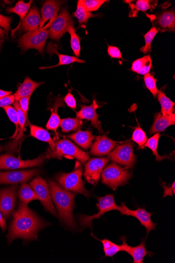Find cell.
<instances>
[{
  "mask_svg": "<svg viewBox=\"0 0 175 263\" xmlns=\"http://www.w3.org/2000/svg\"><path fill=\"white\" fill-rule=\"evenodd\" d=\"M28 204L20 202L17 210L13 214L6 235L9 245L17 238L22 239L24 242L38 240L39 231L50 225L41 219Z\"/></svg>",
  "mask_w": 175,
  "mask_h": 263,
  "instance_id": "6da1fadb",
  "label": "cell"
},
{
  "mask_svg": "<svg viewBox=\"0 0 175 263\" xmlns=\"http://www.w3.org/2000/svg\"><path fill=\"white\" fill-rule=\"evenodd\" d=\"M48 186L61 221L70 229H76L77 223L73 216L75 195L52 180H49Z\"/></svg>",
  "mask_w": 175,
  "mask_h": 263,
  "instance_id": "7a4b0ae2",
  "label": "cell"
},
{
  "mask_svg": "<svg viewBox=\"0 0 175 263\" xmlns=\"http://www.w3.org/2000/svg\"><path fill=\"white\" fill-rule=\"evenodd\" d=\"M47 158L61 159L63 157L76 159L80 162L84 163L87 161L89 155L86 152L74 145L68 139H62L55 143L54 151L49 149L46 153Z\"/></svg>",
  "mask_w": 175,
  "mask_h": 263,
  "instance_id": "3957f363",
  "label": "cell"
},
{
  "mask_svg": "<svg viewBox=\"0 0 175 263\" xmlns=\"http://www.w3.org/2000/svg\"><path fill=\"white\" fill-rule=\"evenodd\" d=\"M48 37V30L44 27L23 34L18 40V46L22 52L30 49H35L43 55L46 41Z\"/></svg>",
  "mask_w": 175,
  "mask_h": 263,
  "instance_id": "277c9868",
  "label": "cell"
},
{
  "mask_svg": "<svg viewBox=\"0 0 175 263\" xmlns=\"http://www.w3.org/2000/svg\"><path fill=\"white\" fill-rule=\"evenodd\" d=\"M82 175L83 168L80 167L70 173L59 175L56 180L64 189L88 197L89 192L85 187Z\"/></svg>",
  "mask_w": 175,
  "mask_h": 263,
  "instance_id": "5b68a950",
  "label": "cell"
},
{
  "mask_svg": "<svg viewBox=\"0 0 175 263\" xmlns=\"http://www.w3.org/2000/svg\"><path fill=\"white\" fill-rule=\"evenodd\" d=\"M102 177L104 183L115 190L118 186L126 184L131 174L115 163H111L104 170Z\"/></svg>",
  "mask_w": 175,
  "mask_h": 263,
  "instance_id": "8992f818",
  "label": "cell"
},
{
  "mask_svg": "<svg viewBox=\"0 0 175 263\" xmlns=\"http://www.w3.org/2000/svg\"><path fill=\"white\" fill-rule=\"evenodd\" d=\"M99 203L96 206L99 212L92 216H84L81 215L79 217V221L82 228L87 227L92 228V222L94 219H99L104 213L112 210H118L121 212L123 209L121 206L115 204L114 196L112 195H108L104 197L98 198Z\"/></svg>",
  "mask_w": 175,
  "mask_h": 263,
  "instance_id": "52a82bcc",
  "label": "cell"
},
{
  "mask_svg": "<svg viewBox=\"0 0 175 263\" xmlns=\"http://www.w3.org/2000/svg\"><path fill=\"white\" fill-rule=\"evenodd\" d=\"M47 159L46 153L33 160H23L12 156H0V170H16L40 166Z\"/></svg>",
  "mask_w": 175,
  "mask_h": 263,
  "instance_id": "ba28073f",
  "label": "cell"
},
{
  "mask_svg": "<svg viewBox=\"0 0 175 263\" xmlns=\"http://www.w3.org/2000/svg\"><path fill=\"white\" fill-rule=\"evenodd\" d=\"M72 26L73 21L67 8L64 7L48 28V37L52 40L60 41Z\"/></svg>",
  "mask_w": 175,
  "mask_h": 263,
  "instance_id": "9c48e42d",
  "label": "cell"
},
{
  "mask_svg": "<svg viewBox=\"0 0 175 263\" xmlns=\"http://www.w3.org/2000/svg\"><path fill=\"white\" fill-rule=\"evenodd\" d=\"M133 151V145L131 141L124 142L110 153L108 157L114 162L131 168L136 161Z\"/></svg>",
  "mask_w": 175,
  "mask_h": 263,
  "instance_id": "30bf717a",
  "label": "cell"
},
{
  "mask_svg": "<svg viewBox=\"0 0 175 263\" xmlns=\"http://www.w3.org/2000/svg\"><path fill=\"white\" fill-rule=\"evenodd\" d=\"M30 185L34 190L38 199L46 210L56 217L57 212L53 204L46 181L41 177H38L30 183Z\"/></svg>",
  "mask_w": 175,
  "mask_h": 263,
  "instance_id": "8fae6325",
  "label": "cell"
},
{
  "mask_svg": "<svg viewBox=\"0 0 175 263\" xmlns=\"http://www.w3.org/2000/svg\"><path fill=\"white\" fill-rule=\"evenodd\" d=\"M17 189V184L0 189V210L7 219L10 218L15 209Z\"/></svg>",
  "mask_w": 175,
  "mask_h": 263,
  "instance_id": "7c38bea8",
  "label": "cell"
},
{
  "mask_svg": "<svg viewBox=\"0 0 175 263\" xmlns=\"http://www.w3.org/2000/svg\"><path fill=\"white\" fill-rule=\"evenodd\" d=\"M108 162L109 159L106 158L90 159L85 164L84 177L86 181L93 185L96 184Z\"/></svg>",
  "mask_w": 175,
  "mask_h": 263,
  "instance_id": "4fadbf2b",
  "label": "cell"
},
{
  "mask_svg": "<svg viewBox=\"0 0 175 263\" xmlns=\"http://www.w3.org/2000/svg\"><path fill=\"white\" fill-rule=\"evenodd\" d=\"M39 172L38 170L0 172V185L26 182Z\"/></svg>",
  "mask_w": 175,
  "mask_h": 263,
  "instance_id": "5bb4252c",
  "label": "cell"
},
{
  "mask_svg": "<svg viewBox=\"0 0 175 263\" xmlns=\"http://www.w3.org/2000/svg\"><path fill=\"white\" fill-rule=\"evenodd\" d=\"M123 209L121 214L126 215L127 216H132L138 219L141 224L146 229L147 234L151 231L155 229L156 224L151 220L152 213L147 212L144 208L138 209L136 210H130L124 203H121Z\"/></svg>",
  "mask_w": 175,
  "mask_h": 263,
  "instance_id": "9a60e30c",
  "label": "cell"
},
{
  "mask_svg": "<svg viewBox=\"0 0 175 263\" xmlns=\"http://www.w3.org/2000/svg\"><path fill=\"white\" fill-rule=\"evenodd\" d=\"M64 4V2L53 1V0L46 1L44 3L41 10L42 17L40 28H43L45 24L48 21H49V23L44 28L47 29L51 26V24L58 15L61 7Z\"/></svg>",
  "mask_w": 175,
  "mask_h": 263,
  "instance_id": "2e32d148",
  "label": "cell"
},
{
  "mask_svg": "<svg viewBox=\"0 0 175 263\" xmlns=\"http://www.w3.org/2000/svg\"><path fill=\"white\" fill-rule=\"evenodd\" d=\"M118 142L113 141L106 135L100 136L95 138L90 153L94 156H104L109 154L115 147Z\"/></svg>",
  "mask_w": 175,
  "mask_h": 263,
  "instance_id": "e0dca14e",
  "label": "cell"
},
{
  "mask_svg": "<svg viewBox=\"0 0 175 263\" xmlns=\"http://www.w3.org/2000/svg\"><path fill=\"white\" fill-rule=\"evenodd\" d=\"M41 22L38 8L34 6L22 21L19 30L20 32L27 33L36 31L40 28Z\"/></svg>",
  "mask_w": 175,
  "mask_h": 263,
  "instance_id": "ac0fdd59",
  "label": "cell"
},
{
  "mask_svg": "<svg viewBox=\"0 0 175 263\" xmlns=\"http://www.w3.org/2000/svg\"><path fill=\"white\" fill-rule=\"evenodd\" d=\"M99 107V106L94 100L93 103L89 106H82L81 109L76 112V114L80 119H86V120L90 121L92 125L102 133L103 132L102 127L98 119L99 116L96 111Z\"/></svg>",
  "mask_w": 175,
  "mask_h": 263,
  "instance_id": "d6986e66",
  "label": "cell"
},
{
  "mask_svg": "<svg viewBox=\"0 0 175 263\" xmlns=\"http://www.w3.org/2000/svg\"><path fill=\"white\" fill-rule=\"evenodd\" d=\"M154 23L159 31L174 32L175 30L174 11L170 10L161 13L155 18Z\"/></svg>",
  "mask_w": 175,
  "mask_h": 263,
  "instance_id": "ffe728a7",
  "label": "cell"
},
{
  "mask_svg": "<svg viewBox=\"0 0 175 263\" xmlns=\"http://www.w3.org/2000/svg\"><path fill=\"white\" fill-rule=\"evenodd\" d=\"M121 240L123 242V244L121 245L122 251L126 252L131 255L133 258L134 263H143L144 257L146 255L151 254L146 250L145 240H143L139 246L132 247L127 243L126 237H123Z\"/></svg>",
  "mask_w": 175,
  "mask_h": 263,
  "instance_id": "44dd1931",
  "label": "cell"
},
{
  "mask_svg": "<svg viewBox=\"0 0 175 263\" xmlns=\"http://www.w3.org/2000/svg\"><path fill=\"white\" fill-rule=\"evenodd\" d=\"M44 83L33 81L30 78L26 77L13 95L15 101L18 102L23 98L31 96L36 88Z\"/></svg>",
  "mask_w": 175,
  "mask_h": 263,
  "instance_id": "7402d4cb",
  "label": "cell"
},
{
  "mask_svg": "<svg viewBox=\"0 0 175 263\" xmlns=\"http://www.w3.org/2000/svg\"><path fill=\"white\" fill-rule=\"evenodd\" d=\"M174 114L169 116H163L161 113H158L155 115L154 122L149 133L154 134L163 132L169 126L174 125Z\"/></svg>",
  "mask_w": 175,
  "mask_h": 263,
  "instance_id": "603a6c76",
  "label": "cell"
},
{
  "mask_svg": "<svg viewBox=\"0 0 175 263\" xmlns=\"http://www.w3.org/2000/svg\"><path fill=\"white\" fill-rule=\"evenodd\" d=\"M32 3L33 1L32 0L28 3H24L22 0H21L14 7H8L7 8L6 11L8 13H15L18 15L20 18L18 26L16 28L12 30L11 35L12 37L14 36L15 33L20 29L22 22L29 13Z\"/></svg>",
  "mask_w": 175,
  "mask_h": 263,
  "instance_id": "cb8c5ba5",
  "label": "cell"
},
{
  "mask_svg": "<svg viewBox=\"0 0 175 263\" xmlns=\"http://www.w3.org/2000/svg\"><path fill=\"white\" fill-rule=\"evenodd\" d=\"M48 51L49 53H53L56 54L59 58L60 61L59 64L56 65L52 66H46V67H41L40 69H44L47 68H52L54 67H56L58 66H60L62 65H69L73 63H84L85 61L82 60L81 59H79L76 57H72L69 55H66L62 54H60L58 52L57 47H55V45H52L51 44H49L48 46Z\"/></svg>",
  "mask_w": 175,
  "mask_h": 263,
  "instance_id": "d4e9b609",
  "label": "cell"
},
{
  "mask_svg": "<svg viewBox=\"0 0 175 263\" xmlns=\"http://www.w3.org/2000/svg\"><path fill=\"white\" fill-rule=\"evenodd\" d=\"M73 140L80 146L85 149H88L91 145V143L95 138L92 133L89 131L79 130L68 136Z\"/></svg>",
  "mask_w": 175,
  "mask_h": 263,
  "instance_id": "484cf974",
  "label": "cell"
},
{
  "mask_svg": "<svg viewBox=\"0 0 175 263\" xmlns=\"http://www.w3.org/2000/svg\"><path fill=\"white\" fill-rule=\"evenodd\" d=\"M65 106L63 100L61 99H57L54 103V110L51 109V115L46 124V127L48 130H53L58 136L57 132L59 127L60 126L61 119L59 114L58 109L60 107Z\"/></svg>",
  "mask_w": 175,
  "mask_h": 263,
  "instance_id": "4316f807",
  "label": "cell"
},
{
  "mask_svg": "<svg viewBox=\"0 0 175 263\" xmlns=\"http://www.w3.org/2000/svg\"><path fill=\"white\" fill-rule=\"evenodd\" d=\"M30 135L37 139L49 143L50 147L52 151L55 148V143L51 136V135L44 128L35 125L30 124Z\"/></svg>",
  "mask_w": 175,
  "mask_h": 263,
  "instance_id": "83f0119b",
  "label": "cell"
},
{
  "mask_svg": "<svg viewBox=\"0 0 175 263\" xmlns=\"http://www.w3.org/2000/svg\"><path fill=\"white\" fill-rule=\"evenodd\" d=\"M152 66V59L150 55H146L132 63L131 70L140 75H145L149 73Z\"/></svg>",
  "mask_w": 175,
  "mask_h": 263,
  "instance_id": "f1b7e54d",
  "label": "cell"
},
{
  "mask_svg": "<svg viewBox=\"0 0 175 263\" xmlns=\"http://www.w3.org/2000/svg\"><path fill=\"white\" fill-rule=\"evenodd\" d=\"M18 197L20 202L26 204L33 201L39 200L34 190L27 183H22L18 190Z\"/></svg>",
  "mask_w": 175,
  "mask_h": 263,
  "instance_id": "f546056e",
  "label": "cell"
},
{
  "mask_svg": "<svg viewBox=\"0 0 175 263\" xmlns=\"http://www.w3.org/2000/svg\"><path fill=\"white\" fill-rule=\"evenodd\" d=\"M158 100L161 105V114L163 116H169L174 112V103L166 97L164 92L158 90Z\"/></svg>",
  "mask_w": 175,
  "mask_h": 263,
  "instance_id": "4dcf8cb0",
  "label": "cell"
},
{
  "mask_svg": "<svg viewBox=\"0 0 175 263\" xmlns=\"http://www.w3.org/2000/svg\"><path fill=\"white\" fill-rule=\"evenodd\" d=\"M83 125L82 119L79 118H68L61 119L60 126L62 132L69 133L71 131L79 130Z\"/></svg>",
  "mask_w": 175,
  "mask_h": 263,
  "instance_id": "1f68e13d",
  "label": "cell"
},
{
  "mask_svg": "<svg viewBox=\"0 0 175 263\" xmlns=\"http://www.w3.org/2000/svg\"><path fill=\"white\" fill-rule=\"evenodd\" d=\"M160 136L159 133L156 134L152 137L150 138L143 146V148L148 147L152 151L153 155L156 157L157 161H161L166 159H169L168 156H161L158 153V143Z\"/></svg>",
  "mask_w": 175,
  "mask_h": 263,
  "instance_id": "d6a6232c",
  "label": "cell"
},
{
  "mask_svg": "<svg viewBox=\"0 0 175 263\" xmlns=\"http://www.w3.org/2000/svg\"><path fill=\"white\" fill-rule=\"evenodd\" d=\"M73 16L78 20L81 25H82V24H87L90 18L95 17L96 15L89 12L83 4L82 0H80L78 2L77 9L74 13Z\"/></svg>",
  "mask_w": 175,
  "mask_h": 263,
  "instance_id": "836d02e7",
  "label": "cell"
},
{
  "mask_svg": "<svg viewBox=\"0 0 175 263\" xmlns=\"http://www.w3.org/2000/svg\"><path fill=\"white\" fill-rule=\"evenodd\" d=\"M70 35V45L75 56L79 58L81 55V45L80 37L76 33V29L73 26L71 27L68 30Z\"/></svg>",
  "mask_w": 175,
  "mask_h": 263,
  "instance_id": "e575fe53",
  "label": "cell"
},
{
  "mask_svg": "<svg viewBox=\"0 0 175 263\" xmlns=\"http://www.w3.org/2000/svg\"><path fill=\"white\" fill-rule=\"evenodd\" d=\"M94 237L103 243L104 252L107 257H113L117 253L122 251L121 245H117L106 238L104 240H100L98 238Z\"/></svg>",
  "mask_w": 175,
  "mask_h": 263,
  "instance_id": "d590c367",
  "label": "cell"
},
{
  "mask_svg": "<svg viewBox=\"0 0 175 263\" xmlns=\"http://www.w3.org/2000/svg\"><path fill=\"white\" fill-rule=\"evenodd\" d=\"M159 31L155 27H153L144 35L145 45L141 49V51L144 54L152 52L151 44Z\"/></svg>",
  "mask_w": 175,
  "mask_h": 263,
  "instance_id": "8d00e7d4",
  "label": "cell"
},
{
  "mask_svg": "<svg viewBox=\"0 0 175 263\" xmlns=\"http://www.w3.org/2000/svg\"><path fill=\"white\" fill-rule=\"evenodd\" d=\"M7 113L10 120L12 122L16 127V130L14 134L10 138L11 139L15 138L19 131V117L17 111L14 107L8 106L3 108Z\"/></svg>",
  "mask_w": 175,
  "mask_h": 263,
  "instance_id": "74e56055",
  "label": "cell"
},
{
  "mask_svg": "<svg viewBox=\"0 0 175 263\" xmlns=\"http://www.w3.org/2000/svg\"><path fill=\"white\" fill-rule=\"evenodd\" d=\"M144 80L146 87L156 98L158 92L157 80L149 73L144 75Z\"/></svg>",
  "mask_w": 175,
  "mask_h": 263,
  "instance_id": "f35d334b",
  "label": "cell"
},
{
  "mask_svg": "<svg viewBox=\"0 0 175 263\" xmlns=\"http://www.w3.org/2000/svg\"><path fill=\"white\" fill-rule=\"evenodd\" d=\"M132 140L138 143L140 148H143L147 141V137L145 132L140 127H138L133 133Z\"/></svg>",
  "mask_w": 175,
  "mask_h": 263,
  "instance_id": "ab89813d",
  "label": "cell"
},
{
  "mask_svg": "<svg viewBox=\"0 0 175 263\" xmlns=\"http://www.w3.org/2000/svg\"><path fill=\"white\" fill-rule=\"evenodd\" d=\"M107 2L105 0H82L83 4L90 12L97 11Z\"/></svg>",
  "mask_w": 175,
  "mask_h": 263,
  "instance_id": "60d3db41",
  "label": "cell"
},
{
  "mask_svg": "<svg viewBox=\"0 0 175 263\" xmlns=\"http://www.w3.org/2000/svg\"><path fill=\"white\" fill-rule=\"evenodd\" d=\"M133 6V14L135 16V14H137L135 11H137V13L138 11H143L145 12L147 11L148 10L151 9L152 6L150 4L149 1H147V0H139L136 3V5H132Z\"/></svg>",
  "mask_w": 175,
  "mask_h": 263,
  "instance_id": "b9f144b4",
  "label": "cell"
},
{
  "mask_svg": "<svg viewBox=\"0 0 175 263\" xmlns=\"http://www.w3.org/2000/svg\"><path fill=\"white\" fill-rule=\"evenodd\" d=\"M12 22V17L6 16L0 14V28L3 29L8 33L11 29V23Z\"/></svg>",
  "mask_w": 175,
  "mask_h": 263,
  "instance_id": "7bdbcfd3",
  "label": "cell"
},
{
  "mask_svg": "<svg viewBox=\"0 0 175 263\" xmlns=\"http://www.w3.org/2000/svg\"><path fill=\"white\" fill-rule=\"evenodd\" d=\"M31 97V96H29V97L23 98L18 102L21 109L27 118Z\"/></svg>",
  "mask_w": 175,
  "mask_h": 263,
  "instance_id": "ee69618b",
  "label": "cell"
},
{
  "mask_svg": "<svg viewBox=\"0 0 175 263\" xmlns=\"http://www.w3.org/2000/svg\"><path fill=\"white\" fill-rule=\"evenodd\" d=\"M64 101L67 105L71 109L77 108V103L72 94L69 91L64 99Z\"/></svg>",
  "mask_w": 175,
  "mask_h": 263,
  "instance_id": "f6af8a7d",
  "label": "cell"
},
{
  "mask_svg": "<svg viewBox=\"0 0 175 263\" xmlns=\"http://www.w3.org/2000/svg\"><path fill=\"white\" fill-rule=\"evenodd\" d=\"M108 53L112 58L122 59V56L120 50L117 47L109 46L108 47Z\"/></svg>",
  "mask_w": 175,
  "mask_h": 263,
  "instance_id": "bcb514c9",
  "label": "cell"
},
{
  "mask_svg": "<svg viewBox=\"0 0 175 263\" xmlns=\"http://www.w3.org/2000/svg\"><path fill=\"white\" fill-rule=\"evenodd\" d=\"M15 102L14 95H11L9 97L0 99V108H4L8 106H11Z\"/></svg>",
  "mask_w": 175,
  "mask_h": 263,
  "instance_id": "7dc6e473",
  "label": "cell"
},
{
  "mask_svg": "<svg viewBox=\"0 0 175 263\" xmlns=\"http://www.w3.org/2000/svg\"><path fill=\"white\" fill-rule=\"evenodd\" d=\"M162 186L165 190L164 197L168 196H172L173 195H174V182L172 183V185L170 187L167 186L165 182L162 183Z\"/></svg>",
  "mask_w": 175,
  "mask_h": 263,
  "instance_id": "c3c4849f",
  "label": "cell"
},
{
  "mask_svg": "<svg viewBox=\"0 0 175 263\" xmlns=\"http://www.w3.org/2000/svg\"><path fill=\"white\" fill-rule=\"evenodd\" d=\"M0 228L3 232H5L7 228L6 221L3 216L1 210H0Z\"/></svg>",
  "mask_w": 175,
  "mask_h": 263,
  "instance_id": "681fc988",
  "label": "cell"
},
{
  "mask_svg": "<svg viewBox=\"0 0 175 263\" xmlns=\"http://www.w3.org/2000/svg\"><path fill=\"white\" fill-rule=\"evenodd\" d=\"M11 95H12V91H6L0 89V99L9 97Z\"/></svg>",
  "mask_w": 175,
  "mask_h": 263,
  "instance_id": "f907efd6",
  "label": "cell"
},
{
  "mask_svg": "<svg viewBox=\"0 0 175 263\" xmlns=\"http://www.w3.org/2000/svg\"><path fill=\"white\" fill-rule=\"evenodd\" d=\"M6 32L5 31L0 28V38H3L5 36Z\"/></svg>",
  "mask_w": 175,
  "mask_h": 263,
  "instance_id": "816d5d0a",
  "label": "cell"
},
{
  "mask_svg": "<svg viewBox=\"0 0 175 263\" xmlns=\"http://www.w3.org/2000/svg\"><path fill=\"white\" fill-rule=\"evenodd\" d=\"M4 41L2 39V38H0V49L3 47V45Z\"/></svg>",
  "mask_w": 175,
  "mask_h": 263,
  "instance_id": "f5cc1de1",
  "label": "cell"
},
{
  "mask_svg": "<svg viewBox=\"0 0 175 263\" xmlns=\"http://www.w3.org/2000/svg\"><path fill=\"white\" fill-rule=\"evenodd\" d=\"M3 151H4V148H3V147L1 145H0V153H1Z\"/></svg>",
  "mask_w": 175,
  "mask_h": 263,
  "instance_id": "db71d44e",
  "label": "cell"
}]
</instances>
